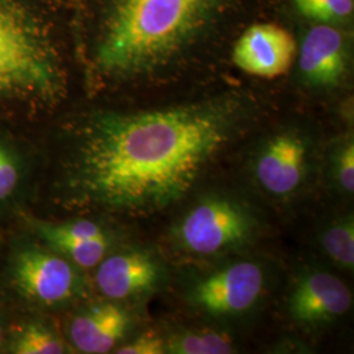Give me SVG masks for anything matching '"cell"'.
<instances>
[{
    "instance_id": "6da1fadb",
    "label": "cell",
    "mask_w": 354,
    "mask_h": 354,
    "mask_svg": "<svg viewBox=\"0 0 354 354\" xmlns=\"http://www.w3.org/2000/svg\"><path fill=\"white\" fill-rule=\"evenodd\" d=\"M241 104L232 99L89 121L68 184L76 201L127 214H152L183 200L232 138Z\"/></svg>"
},
{
    "instance_id": "7a4b0ae2",
    "label": "cell",
    "mask_w": 354,
    "mask_h": 354,
    "mask_svg": "<svg viewBox=\"0 0 354 354\" xmlns=\"http://www.w3.org/2000/svg\"><path fill=\"white\" fill-rule=\"evenodd\" d=\"M223 0H114L96 49L102 74L152 73L201 36Z\"/></svg>"
},
{
    "instance_id": "3957f363",
    "label": "cell",
    "mask_w": 354,
    "mask_h": 354,
    "mask_svg": "<svg viewBox=\"0 0 354 354\" xmlns=\"http://www.w3.org/2000/svg\"><path fill=\"white\" fill-rule=\"evenodd\" d=\"M64 71L50 37L23 0H0V102L53 104Z\"/></svg>"
},
{
    "instance_id": "277c9868",
    "label": "cell",
    "mask_w": 354,
    "mask_h": 354,
    "mask_svg": "<svg viewBox=\"0 0 354 354\" xmlns=\"http://www.w3.org/2000/svg\"><path fill=\"white\" fill-rule=\"evenodd\" d=\"M252 221L239 205L209 200L197 205L184 218L178 238L184 248L198 254H214L245 241Z\"/></svg>"
},
{
    "instance_id": "5b68a950",
    "label": "cell",
    "mask_w": 354,
    "mask_h": 354,
    "mask_svg": "<svg viewBox=\"0 0 354 354\" xmlns=\"http://www.w3.org/2000/svg\"><path fill=\"white\" fill-rule=\"evenodd\" d=\"M13 279L24 297L46 306L64 304L80 290V277L73 263L39 248H28L16 256Z\"/></svg>"
},
{
    "instance_id": "8992f818",
    "label": "cell",
    "mask_w": 354,
    "mask_h": 354,
    "mask_svg": "<svg viewBox=\"0 0 354 354\" xmlns=\"http://www.w3.org/2000/svg\"><path fill=\"white\" fill-rule=\"evenodd\" d=\"M263 288L261 268L241 261L203 279L193 291V299L213 315L241 314L257 302Z\"/></svg>"
},
{
    "instance_id": "52a82bcc",
    "label": "cell",
    "mask_w": 354,
    "mask_h": 354,
    "mask_svg": "<svg viewBox=\"0 0 354 354\" xmlns=\"http://www.w3.org/2000/svg\"><path fill=\"white\" fill-rule=\"evenodd\" d=\"M297 55L290 32L277 24H254L236 41L232 61L250 75L273 79L286 74Z\"/></svg>"
},
{
    "instance_id": "ba28073f",
    "label": "cell",
    "mask_w": 354,
    "mask_h": 354,
    "mask_svg": "<svg viewBox=\"0 0 354 354\" xmlns=\"http://www.w3.org/2000/svg\"><path fill=\"white\" fill-rule=\"evenodd\" d=\"M346 62V41L336 26L319 23L304 35L298 64L307 84L336 87L345 75Z\"/></svg>"
},
{
    "instance_id": "9c48e42d",
    "label": "cell",
    "mask_w": 354,
    "mask_h": 354,
    "mask_svg": "<svg viewBox=\"0 0 354 354\" xmlns=\"http://www.w3.org/2000/svg\"><path fill=\"white\" fill-rule=\"evenodd\" d=\"M307 146L297 133H281L269 140L256 163L260 185L274 196H288L297 189L306 171Z\"/></svg>"
},
{
    "instance_id": "30bf717a",
    "label": "cell",
    "mask_w": 354,
    "mask_h": 354,
    "mask_svg": "<svg viewBox=\"0 0 354 354\" xmlns=\"http://www.w3.org/2000/svg\"><path fill=\"white\" fill-rule=\"evenodd\" d=\"M351 306L352 294L345 283L324 272L306 276L291 292V317L306 324L330 322L348 313Z\"/></svg>"
},
{
    "instance_id": "8fae6325",
    "label": "cell",
    "mask_w": 354,
    "mask_h": 354,
    "mask_svg": "<svg viewBox=\"0 0 354 354\" xmlns=\"http://www.w3.org/2000/svg\"><path fill=\"white\" fill-rule=\"evenodd\" d=\"M158 279L159 269L149 254L115 253L100 261L96 283L108 298L125 299L150 290Z\"/></svg>"
},
{
    "instance_id": "7c38bea8",
    "label": "cell",
    "mask_w": 354,
    "mask_h": 354,
    "mask_svg": "<svg viewBox=\"0 0 354 354\" xmlns=\"http://www.w3.org/2000/svg\"><path fill=\"white\" fill-rule=\"evenodd\" d=\"M129 326L130 317L120 306L96 304L71 322L70 339L83 353H108L125 336Z\"/></svg>"
},
{
    "instance_id": "4fadbf2b",
    "label": "cell",
    "mask_w": 354,
    "mask_h": 354,
    "mask_svg": "<svg viewBox=\"0 0 354 354\" xmlns=\"http://www.w3.org/2000/svg\"><path fill=\"white\" fill-rule=\"evenodd\" d=\"M55 252L68 259L73 264L82 268H92L100 264L109 241L106 236L92 239H74V241H58L49 244Z\"/></svg>"
},
{
    "instance_id": "5bb4252c",
    "label": "cell",
    "mask_w": 354,
    "mask_h": 354,
    "mask_svg": "<svg viewBox=\"0 0 354 354\" xmlns=\"http://www.w3.org/2000/svg\"><path fill=\"white\" fill-rule=\"evenodd\" d=\"M33 226L38 235L51 244L58 241H74V239H92L106 236L97 223L88 219H76L66 223H49L42 221H35Z\"/></svg>"
},
{
    "instance_id": "9a60e30c",
    "label": "cell",
    "mask_w": 354,
    "mask_h": 354,
    "mask_svg": "<svg viewBox=\"0 0 354 354\" xmlns=\"http://www.w3.org/2000/svg\"><path fill=\"white\" fill-rule=\"evenodd\" d=\"M322 244L329 257L344 268L354 266L353 219L348 218L324 231Z\"/></svg>"
},
{
    "instance_id": "2e32d148",
    "label": "cell",
    "mask_w": 354,
    "mask_h": 354,
    "mask_svg": "<svg viewBox=\"0 0 354 354\" xmlns=\"http://www.w3.org/2000/svg\"><path fill=\"white\" fill-rule=\"evenodd\" d=\"M167 349L171 353L177 354H228L234 352L227 337L215 332L185 333L174 339Z\"/></svg>"
},
{
    "instance_id": "e0dca14e",
    "label": "cell",
    "mask_w": 354,
    "mask_h": 354,
    "mask_svg": "<svg viewBox=\"0 0 354 354\" xmlns=\"http://www.w3.org/2000/svg\"><path fill=\"white\" fill-rule=\"evenodd\" d=\"M13 353L62 354L66 346L51 330L41 324H29L21 329L13 342Z\"/></svg>"
},
{
    "instance_id": "ac0fdd59",
    "label": "cell",
    "mask_w": 354,
    "mask_h": 354,
    "mask_svg": "<svg viewBox=\"0 0 354 354\" xmlns=\"http://www.w3.org/2000/svg\"><path fill=\"white\" fill-rule=\"evenodd\" d=\"M298 12L322 24L348 20L354 11V0H292Z\"/></svg>"
},
{
    "instance_id": "d6986e66",
    "label": "cell",
    "mask_w": 354,
    "mask_h": 354,
    "mask_svg": "<svg viewBox=\"0 0 354 354\" xmlns=\"http://www.w3.org/2000/svg\"><path fill=\"white\" fill-rule=\"evenodd\" d=\"M23 169L17 155L0 142V203L10 200L21 183Z\"/></svg>"
},
{
    "instance_id": "ffe728a7",
    "label": "cell",
    "mask_w": 354,
    "mask_h": 354,
    "mask_svg": "<svg viewBox=\"0 0 354 354\" xmlns=\"http://www.w3.org/2000/svg\"><path fill=\"white\" fill-rule=\"evenodd\" d=\"M336 177L342 189L348 193L354 190V146L353 143L345 145L336 160Z\"/></svg>"
},
{
    "instance_id": "44dd1931",
    "label": "cell",
    "mask_w": 354,
    "mask_h": 354,
    "mask_svg": "<svg viewBox=\"0 0 354 354\" xmlns=\"http://www.w3.org/2000/svg\"><path fill=\"white\" fill-rule=\"evenodd\" d=\"M165 342L155 333H145L137 340L129 342L127 345L118 348L117 354H160L165 353Z\"/></svg>"
},
{
    "instance_id": "7402d4cb",
    "label": "cell",
    "mask_w": 354,
    "mask_h": 354,
    "mask_svg": "<svg viewBox=\"0 0 354 354\" xmlns=\"http://www.w3.org/2000/svg\"><path fill=\"white\" fill-rule=\"evenodd\" d=\"M3 342H4V330H3V327L0 324V349L3 346Z\"/></svg>"
}]
</instances>
